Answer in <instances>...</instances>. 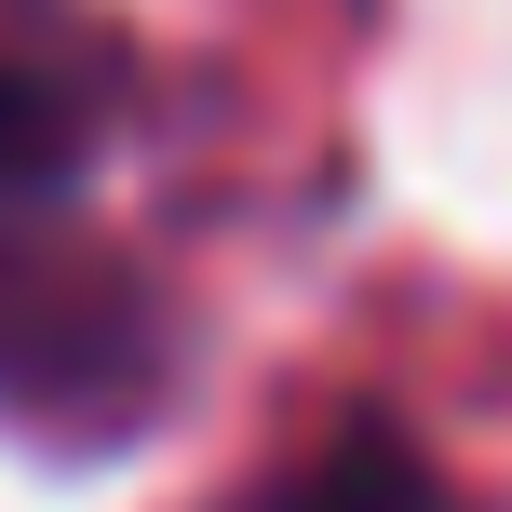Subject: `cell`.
<instances>
[{"mask_svg": "<svg viewBox=\"0 0 512 512\" xmlns=\"http://www.w3.org/2000/svg\"><path fill=\"white\" fill-rule=\"evenodd\" d=\"M230 512H472V499L445 486V459L391 405H351L337 432H310L283 472H256Z\"/></svg>", "mask_w": 512, "mask_h": 512, "instance_id": "obj_1", "label": "cell"}]
</instances>
